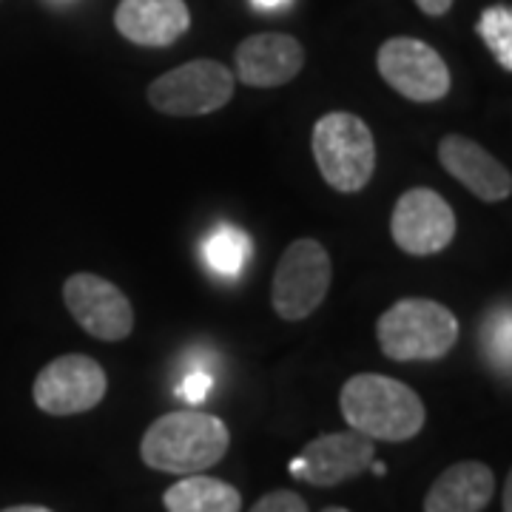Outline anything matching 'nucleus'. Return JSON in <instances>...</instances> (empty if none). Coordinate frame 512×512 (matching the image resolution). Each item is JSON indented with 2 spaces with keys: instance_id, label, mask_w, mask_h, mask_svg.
Segmentation results:
<instances>
[{
  "instance_id": "13",
  "label": "nucleus",
  "mask_w": 512,
  "mask_h": 512,
  "mask_svg": "<svg viewBox=\"0 0 512 512\" xmlns=\"http://www.w3.org/2000/svg\"><path fill=\"white\" fill-rule=\"evenodd\" d=\"M439 163L481 202H501L512 194V177L476 140L447 134L439 143Z\"/></svg>"
},
{
  "instance_id": "12",
  "label": "nucleus",
  "mask_w": 512,
  "mask_h": 512,
  "mask_svg": "<svg viewBox=\"0 0 512 512\" xmlns=\"http://www.w3.org/2000/svg\"><path fill=\"white\" fill-rule=\"evenodd\" d=\"M237 74L245 86L276 89L291 83L305 66L302 43L282 32H262L245 37L237 46Z\"/></svg>"
},
{
  "instance_id": "23",
  "label": "nucleus",
  "mask_w": 512,
  "mask_h": 512,
  "mask_svg": "<svg viewBox=\"0 0 512 512\" xmlns=\"http://www.w3.org/2000/svg\"><path fill=\"white\" fill-rule=\"evenodd\" d=\"M259 12H274V9H282V6H288L291 0H251Z\"/></svg>"
},
{
  "instance_id": "18",
  "label": "nucleus",
  "mask_w": 512,
  "mask_h": 512,
  "mask_svg": "<svg viewBox=\"0 0 512 512\" xmlns=\"http://www.w3.org/2000/svg\"><path fill=\"white\" fill-rule=\"evenodd\" d=\"M478 35L490 46L501 69L512 72V12L507 6H490L478 20Z\"/></svg>"
},
{
  "instance_id": "24",
  "label": "nucleus",
  "mask_w": 512,
  "mask_h": 512,
  "mask_svg": "<svg viewBox=\"0 0 512 512\" xmlns=\"http://www.w3.org/2000/svg\"><path fill=\"white\" fill-rule=\"evenodd\" d=\"M504 512H512V481L507 478V487H504Z\"/></svg>"
},
{
  "instance_id": "1",
  "label": "nucleus",
  "mask_w": 512,
  "mask_h": 512,
  "mask_svg": "<svg viewBox=\"0 0 512 512\" xmlns=\"http://www.w3.org/2000/svg\"><path fill=\"white\" fill-rule=\"evenodd\" d=\"M339 407L350 430L362 433L370 441H410L419 436L427 421L419 393L382 373L350 376L339 393Z\"/></svg>"
},
{
  "instance_id": "25",
  "label": "nucleus",
  "mask_w": 512,
  "mask_h": 512,
  "mask_svg": "<svg viewBox=\"0 0 512 512\" xmlns=\"http://www.w3.org/2000/svg\"><path fill=\"white\" fill-rule=\"evenodd\" d=\"M3 512H52V510H46V507H32V504H23V507H9V510H3Z\"/></svg>"
},
{
  "instance_id": "3",
  "label": "nucleus",
  "mask_w": 512,
  "mask_h": 512,
  "mask_svg": "<svg viewBox=\"0 0 512 512\" xmlns=\"http://www.w3.org/2000/svg\"><path fill=\"white\" fill-rule=\"evenodd\" d=\"M376 336L393 362H433L456 348L458 319L433 299H402L379 316Z\"/></svg>"
},
{
  "instance_id": "27",
  "label": "nucleus",
  "mask_w": 512,
  "mask_h": 512,
  "mask_svg": "<svg viewBox=\"0 0 512 512\" xmlns=\"http://www.w3.org/2000/svg\"><path fill=\"white\" fill-rule=\"evenodd\" d=\"M322 512H350V510H342V507H328V510H322Z\"/></svg>"
},
{
  "instance_id": "8",
  "label": "nucleus",
  "mask_w": 512,
  "mask_h": 512,
  "mask_svg": "<svg viewBox=\"0 0 512 512\" xmlns=\"http://www.w3.org/2000/svg\"><path fill=\"white\" fill-rule=\"evenodd\" d=\"M106 370L83 353H66L43 367L35 379V404L49 416H77L103 402Z\"/></svg>"
},
{
  "instance_id": "20",
  "label": "nucleus",
  "mask_w": 512,
  "mask_h": 512,
  "mask_svg": "<svg viewBox=\"0 0 512 512\" xmlns=\"http://www.w3.org/2000/svg\"><path fill=\"white\" fill-rule=\"evenodd\" d=\"M490 330H493L490 353H493L498 362H504V370H510V311L498 313L495 316V325Z\"/></svg>"
},
{
  "instance_id": "7",
  "label": "nucleus",
  "mask_w": 512,
  "mask_h": 512,
  "mask_svg": "<svg viewBox=\"0 0 512 512\" xmlns=\"http://www.w3.org/2000/svg\"><path fill=\"white\" fill-rule=\"evenodd\" d=\"M376 66L384 83L413 103H436L450 94V69L424 40L390 37L376 55Z\"/></svg>"
},
{
  "instance_id": "9",
  "label": "nucleus",
  "mask_w": 512,
  "mask_h": 512,
  "mask_svg": "<svg viewBox=\"0 0 512 512\" xmlns=\"http://www.w3.org/2000/svg\"><path fill=\"white\" fill-rule=\"evenodd\" d=\"M390 234L404 254H439L456 239V211L433 188H410L393 208Z\"/></svg>"
},
{
  "instance_id": "11",
  "label": "nucleus",
  "mask_w": 512,
  "mask_h": 512,
  "mask_svg": "<svg viewBox=\"0 0 512 512\" xmlns=\"http://www.w3.org/2000/svg\"><path fill=\"white\" fill-rule=\"evenodd\" d=\"M376 447L373 441L348 430V433H328L313 439L302 456L291 461V476L308 481L313 487H336L365 473L373 464Z\"/></svg>"
},
{
  "instance_id": "22",
  "label": "nucleus",
  "mask_w": 512,
  "mask_h": 512,
  "mask_svg": "<svg viewBox=\"0 0 512 512\" xmlns=\"http://www.w3.org/2000/svg\"><path fill=\"white\" fill-rule=\"evenodd\" d=\"M419 3V9L424 15H430V18H441V15H447L450 12V6H453V0H416Z\"/></svg>"
},
{
  "instance_id": "16",
  "label": "nucleus",
  "mask_w": 512,
  "mask_h": 512,
  "mask_svg": "<svg viewBox=\"0 0 512 512\" xmlns=\"http://www.w3.org/2000/svg\"><path fill=\"white\" fill-rule=\"evenodd\" d=\"M168 512H239L242 495L231 484L211 476H183L165 493Z\"/></svg>"
},
{
  "instance_id": "15",
  "label": "nucleus",
  "mask_w": 512,
  "mask_h": 512,
  "mask_svg": "<svg viewBox=\"0 0 512 512\" xmlns=\"http://www.w3.org/2000/svg\"><path fill=\"white\" fill-rule=\"evenodd\" d=\"M495 495L493 470L481 461L447 467L424 498V512H481Z\"/></svg>"
},
{
  "instance_id": "10",
  "label": "nucleus",
  "mask_w": 512,
  "mask_h": 512,
  "mask_svg": "<svg viewBox=\"0 0 512 512\" xmlns=\"http://www.w3.org/2000/svg\"><path fill=\"white\" fill-rule=\"evenodd\" d=\"M63 302L74 322L100 342H120L134 330V308L109 279L74 274L63 282Z\"/></svg>"
},
{
  "instance_id": "17",
  "label": "nucleus",
  "mask_w": 512,
  "mask_h": 512,
  "mask_svg": "<svg viewBox=\"0 0 512 512\" xmlns=\"http://www.w3.org/2000/svg\"><path fill=\"white\" fill-rule=\"evenodd\" d=\"M202 256L220 276H239L251 259V237L237 225H220L202 245Z\"/></svg>"
},
{
  "instance_id": "2",
  "label": "nucleus",
  "mask_w": 512,
  "mask_h": 512,
  "mask_svg": "<svg viewBox=\"0 0 512 512\" xmlns=\"http://www.w3.org/2000/svg\"><path fill=\"white\" fill-rule=\"evenodd\" d=\"M231 433L211 413L180 410L157 419L143 436L140 456L151 470L174 476H197L220 464L228 453Z\"/></svg>"
},
{
  "instance_id": "26",
  "label": "nucleus",
  "mask_w": 512,
  "mask_h": 512,
  "mask_svg": "<svg viewBox=\"0 0 512 512\" xmlns=\"http://www.w3.org/2000/svg\"><path fill=\"white\" fill-rule=\"evenodd\" d=\"M373 473H376V476H384V464H379V461H376V464H373Z\"/></svg>"
},
{
  "instance_id": "14",
  "label": "nucleus",
  "mask_w": 512,
  "mask_h": 512,
  "mask_svg": "<svg viewBox=\"0 0 512 512\" xmlns=\"http://www.w3.org/2000/svg\"><path fill=\"white\" fill-rule=\"evenodd\" d=\"M114 26L137 46L163 49L188 32L191 12L185 0H120Z\"/></svg>"
},
{
  "instance_id": "21",
  "label": "nucleus",
  "mask_w": 512,
  "mask_h": 512,
  "mask_svg": "<svg viewBox=\"0 0 512 512\" xmlns=\"http://www.w3.org/2000/svg\"><path fill=\"white\" fill-rule=\"evenodd\" d=\"M180 393H183L185 399H188L191 404L202 402V399L211 393V373H202V370L191 373V376L180 384Z\"/></svg>"
},
{
  "instance_id": "19",
  "label": "nucleus",
  "mask_w": 512,
  "mask_h": 512,
  "mask_svg": "<svg viewBox=\"0 0 512 512\" xmlns=\"http://www.w3.org/2000/svg\"><path fill=\"white\" fill-rule=\"evenodd\" d=\"M251 512H308V504L291 490H276V493L262 495Z\"/></svg>"
},
{
  "instance_id": "5",
  "label": "nucleus",
  "mask_w": 512,
  "mask_h": 512,
  "mask_svg": "<svg viewBox=\"0 0 512 512\" xmlns=\"http://www.w3.org/2000/svg\"><path fill=\"white\" fill-rule=\"evenodd\" d=\"M234 83V74L217 60H191L157 77L148 86V103L168 117H202L231 103Z\"/></svg>"
},
{
  "instance_id": "4",
  "label": "nucleus",
  "mask_w": 512,
  "mask_h": 512,
  "mask_svg": "<svg viewBox=\"0 0 512 512\" xmlns=\"http://www.w3.org/2000/svg\"><path fill=\"white\" fill-rule=\"evenodd\" d=\"M313 160L339 194H359L376 171V143L362 117L330 111L313 126Z\"/></svg>"
},
{
  "instance_id": "6",
  "label": "nucleus",
  "mask_w": 512,
  "mask_h": 512,
  "mask_svg": "<svg viewBox=\"0 0 512 512\" xmlns=\"http://www.w3.org/2000/svg\"><path fill=\"white\" fill-rule=\"evenodd\" d=\"M333 265L325 245L316 239H296L279 259L271 285V305L285 322L308 319L328 296Z\"/></svg>"
}]
</instances>
